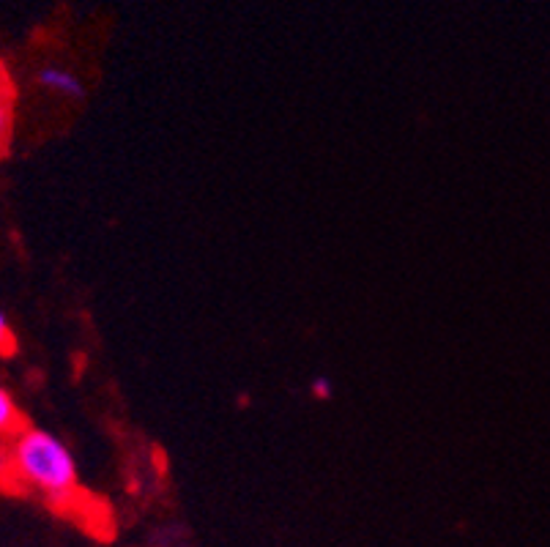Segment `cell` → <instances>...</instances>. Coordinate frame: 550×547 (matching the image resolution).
<instances>
[{"label":"cell","mask_w":550,"mask_h":547,"mask_svg":"<svg viewBox=\"0 0 550 547\" xmlns=\"http://www.w3.org/2000/svg\"><path fill=\"white\" fill-rule=\"evenodd\" d=\"M11 449L25 490H39L58 509L77 501V465L55 435L25 427L11 438Z\"/></svg>","instance_id":"6da1fadb"},{"label":"cell","mask_w":550,"mask_h":547,"mask_svg":"<svg viewBox=\"0 0 550 547\" xmlns=\"http://www.w3.org/2000/svg\"><path fill=\"white\" fill-rule=\"evenodd\" d=\"M25 427L28 424L22 419L17 403L11 400V394L6 389H0V441H9V438H14Z\"/></svg>","instance_id":"7a4b0ae2"},{"label":"cell","mask_w":550,"mask_h":547,"mask_svg":"<svg viewBox=\"0 0 550 547\" xmlns=\"http://www.w3.org/2000/svg\"><path fill=\"white\" fill-rule=\"evenodd\" d=\"M0 490L3 493H22L25 487L17 474V463H14V449L9 441H0Z\"/></svg>","instance_id":"3957f363"},{"label":"cell","mask_w":550,"mask_h":547,"mask_svg":"<svg viewBox=\"0 0 550 547\" xmlns=\"http://www.w3.org/2000/svg\"><path fill=\"white\" fill-rule=\"evenodd\" d=\"M39 83L52 88V91L66 93V96H83V85H80V80H77L74 74L63 72V69H44V72L39 74Z\"/></svg>","instance_id":"277c9868"},{"label":"cell","mask_w":550,"mask_h":547,"mask_svg":"<svg viewBox=\"0 0 550 547\" xmlns=\"http://www.w3.org/2000/svg\"><path fill=\"white\" fill-rule=\"evenodd\" d=\"M17 353V337L11 331L9 320L0 312V356H14Z\"/></svg>","instance_id":"5b68a950"},{"label":"cell","mask_w":550,"mask_h":547,"mask_svg":"<svg viewBox=\"0 0 550 547\" xmlns=\"http://www.w3.org/2000/svg\"><path fill=\"white\" fill-rule=\"evenodd\" d=\"M9 124H11L9 104L0 102V145H6V140H9Z\"/></svg>","instance_id":"8992f818"},{"label":"cell","mask_w":550,"mask_h":547,"mask_svg":"<svg viewBox=\"0 0 550 547\" xmlns=\"http://www.w3.org/2000/svg\"><path fill=\"white\" fill-rule=\"evenodd\" d=\"M329 386H332V383L326 381V378H318V381L312 383V392L318 394V397H329V394H332V389H329Z\"/></svg>","instance_id":"52a82bcc"}]
</instances>
